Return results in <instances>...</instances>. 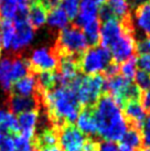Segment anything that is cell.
Masks as SVG:
<instances>
[{
	"instance_id": "obj_11",
	"label": "cell",
	"mask_w": 150,
	"mask_h": 151,
	"mask_svg": "<svg viewBox=\"0 0 150 151\" xmlns=\"http://www.w3.org/2000/svg\"><path fill=\"white\" fill-rule=\"evenodd\" d=\"M129 27L124 21L112 18L100 24V43L102 47L108 50L109 46L120 37Z\"/></svg>"
},
{
	"instance_id": "obj_35",
	"label": "cell",
	"mask_w": 150,
	"mask_h": 151,
	"mask_svg": "<svg viewBox=\"0 0 150 151\" xmlns=\"http://www.w3.org/2000/svg\"><path fill=\"white\" fill-rule=\"evenodd\" d=\"M13 138L17 151H27L32 148V138H29L22 134H16L13 136Z\"/></svg>"
},
{
	"instance_id": "obj_39",
	"label": "cell",
	"mask_w": 150,
	"mask_h": 151,
	"mask_svg": "<svg viewBox=\"0 0 150 151\" xmlns=\"http://www.w3.org/2000/svg\"><path fill=\"white\" fill-rule=\"evenodd\" d=\"M98 151H118V147L116 143L109 142V141H103L98 146Z\"/></svg>"
},
{
	"instance_id": "obj_48",
	"label": "cell",
	"mask_w": 150,
	"mask_h": 151,
	"mask_svg": "<svg viewBox=\"0 0 150 151\" xmlns=\"http://www.w3.org/2000/svg\"><path fill=\"white\" fill-rule=\"evenodd\" d=\"M27 151H40V150L37 149V148H31V149H29V150H27Z\"/></svg>"
},
{
	"instance_id": "obj_20",
	"label": "cell",
	"mask_w": 150,
	"mask_h": 151,
	"mask_svg": "<svg viewBox=\"0 0 150 151\" xmlns=\"http://www.w3.org/2000/svg\"><path fill=\"white\" fill-rule=\"evenodd\" d=\"M14 82L12 58H2L0 61V89L4 93H9L12 91Z\"/></svg>"
},
{
	"instance_id": "obj_46",
	"label": "cell",
	"mask_w": 150,
	"mask_h": 151,
	"mask_svg": "<svg viewBox=\"0 0 150 151\" xmlns=\"http://www.w3.org/2000/svg\"><path fill=\"white\" fill-rule=\"evenodd\" d=\"M118 151H137V150L131 149V148H128V147H125V146H123V145H121L120 147L118 148Z\"/></svg>"
},
{
	"instance_id": "obj_16",
	"label": "cell",
	"mask_w": 150,
	"mask_h": 151,
	"mask_svg": "<svg viewBox=\"0 0 150 151\" xmlns=\"http://www.w3.org/2000/svg\"><path fill=\"white\" fill-rule=\"evenodd\" d=\"M18 127L20 134L29 138H33L37 132L38 126L40 124V114L37 109L29 110L18 115Z\"/></svg>"
},
{
	"instance_id": "obj_43",
	"label": "cell",
	"mask_w": 150,
	"mask_h": 151,
	"mask_svg": "<svg viewBox=\"0 0 150 151\" xmlns=\"http://www.w3.org/2000/svg\"><path fill=\"white\" fill-rule=\"evenodd\" d=\"M40 2H41L44 7L48 9H54V8H58L60 7V4H61V0H40Z\"/></svg>"
},
{
	"instance_id": "obj_2",
	"label": "cell",
	"mask_w": 150,
	"mask_h": 151,
	"mask_svg": "<svg viewBox=\"0 0 150 151\" xmlns=\"http://www.w3.org/2000/svg\"><path fill=\"white\" fill-rule=\"evenodd\" d=\"M41 103L55 125H72L81 111V105L70 86L58 85L42 92Z\"/></svg>"
},
{
	"instance_id": "obj_47",
	"label": "cell",
	"mask_w": 150,
	"mask_h": 151,
	"mask_svg": "<svg viewBox=\"0 0 150 151\" xmlns=\"http://www.w3.org/2000/svg\"><path fill=\"white\" fill-rule=\"evenodd\" d=\"M95 1L100 6V4H107V1H108V0H95Z\"/></svg>"
},
{
	"instance_id": "obj_21",
	"label": "cell",
	"mask_w": 150,
	"mask_h": 151,
	"mask_svg": "<svg viewBox=\"0 0 150 151\" xmlns=\"http://www.w3.org/2000/svg\"><path fill=\"white\" fill-rule=\"evenodd\" d=\"M38 81L37 77L33 75H29L18 80L12 86V91L14 95L25 97H34L38 92Z\"/></svg>"
},
{
	"instance_id": "obj_51",
	"label": "cell",
	"mask_w": 150,
	"mask_h": 151,
	"mask_svg": "<svg viewBox=\"0 0 150 151\" xmlns=\"http://www.w3.org/2000/svg\"><path fill=\"white\" fill-rule=\"evenodd\" d=\"M149 1H150V0H149Z\"/></svg>"
},
{
	"instance_id": "obj_7",
	"label": "cell",
	"mask_w": 150,
	"mask_h": 151,
	"mask_svg": "<svg viewBox=\"0 0 150 151\" xmlns=\"http://www.w3.org/2000/svg\"><path fill=\"white\" fill-rule=\"evenodd\" d=\"M28 63L30 68L39 72H54L58 65V56L48 46H38L29 55Z\"/></svg>"
},
{
	"instance_id": "obj_32",
	"label": "cell",
	"mask_w": 150,
	"mask_h": 151,
	"mask_svg": "<svg viewBox=\"0 0 150 151\" xmlns=\"http://www.w3.org/2000/svg\"><path fill=\"white\" fill-rule=\"evenodd\" d=\"M79 4H81V0H61L60 7L64 10V12L67 14L70 20H72L77 16Z\"/></svg>"
},
{
	"instance_id": "obj_26",
	"label": "cell",
	"mask_w": 150,
	"mask_h": 151,
	"mask_svg": "<svg viewBox=\"0 0 150 151\" xmlns=\"http://www.w3.org/2000/svg\"><path fill=\"white\" fill-rule=\"evenodd\" d=\"M14 38V23L13 21L1 20L0 22V45L6 51H11Z\"/></svg>"
},
{
	"instance_id": "obj_22",
	"label": "cell",
	"mask_w": 150,
	"mask_h": 151,
	"mask_svg": "<svg viewBox=\"0 0 150 151\" xmlns=\"http://www.w3.org/2000/svg\"><path fill=\"white\" fill-rule=\"evenodd\" d=\"M9 110L14 115H20L29 110H33L37 108L38 101L34 97H25L14 95L9 98L8 101Z\"/></svg>"
},
{
	"instance_id": "obj_36",
	"label": "cell",
	"mask_w": 150,
	"mask_h": 151,
	"mask_svg": "<svg viewBox=\"0 0 150 151\" xmlns=\"http://www.w3.org/2000/svg\"><path fill=\"white\" fill-rule=\"evenodd\" d=\"M140 128H141L140 134L142 138V145L146 147V149H150V117H147Z\"/></svg>"
},
{
	"instance_id": "obj_28",
	"label": "cell",
	"mask_w": 150,
	"mask_h": 151,
	"mask_svg": "<svg viewBox=\"0 0 150 151\" xmlns=\"http://www.w3.org/2000/svg\"><path fill=\"white\" fill-rule=\"evenodd\" d=\"M38 86L41 88L42 92L54 88L58 84V74L54 72H41L37 77Z\"/></svg>"
},
{
	"instance_id": "obj_34",
	"label": "cell",
	"mask_w": 150,
	"mask_h": 151,
	"mask_svg": "<svg viewBox=\"0 0 150 151\" xmlns=\"http://www.w3.org/2000/svg\"><path fill=\"white\" fill-rule=\"evenodd\" d=\"M0 151H17L13 136L0 132Z\"/></svg>"
},
{
	"instance_id": "obj_40",
	"label": "cell",
	"mask_w": 150,
	"mask_h": 151,
	"mask_svg": "<svg viewBox=\"0 0 150 151\" xmlns=\"http://www.w3.org/2000/svg\"><path fill=\"white\" fill-rule=\"evenodd\" d=\"M98 146H100V143L96 140L92 138H87L85 146H84V151H98Z\"/></svg>"
},
{
	"instance_id": "obj_31",
	"label": "cell",
	"mask_w": 150,
	"mask_h": 151,
	"mask_svg": "<svg viewBox=\"0 0 150 151\" xmlns=\"http://www.w3.org/2000/svg\"><path fill=\"white\" fill-rule=\"evenodd\" d=\"M138 72V65H137V59L135 58H130V59L126 60L124 62H121L120 66H119V75L123 76L125 80L133 81L135 76Z\"/></svg>"
},
{
	"instance_id": "obj_41",
	"label": "cell",
	"mask_w": 150,
	"mask_h": 151,
	"mask_svg": "<svg viewBox=\"0 0 150 151\" xmlns=\"http://www.w3.org/2000/svg\"><path fill=\"white\" fill-rule=\"evenodd\" d=\"M139 101L146 109H150V91L142 92L139 97Z\"/></svg>"
},
{
	"instance_id": "obj_12",
	"label": "cell",
	"mask_w": 150,
	"mask_h": 151,
	"mask_svg": "<svg viewBox=\"0 0 150 151\" xmlns=\"http://www.w3.org/2000/svg\"><path fill=\"white\" fill-rule=\"evenodd\" d=\"M30 4V0H0V18L8 21L25 19Z\"/></svg>"
},
{
	"instance_id": "obj_38",
	"label": "cell",
	"mask_w": 150,
	"mask_h": 151,
	"mask_svg": "<svg viewBox=\"0 0 150 151\" xmlns=\"http://www.w3.org/2000/svg\"><path fill=\"white\" fill-rule=\"evenodd\" d=\"M136 50L141 54L150 53V37H144L138 42H136Z\"/></svg>"
},
{
	"instance_id": "obj_30",
	"label": "cell",
	"mask_w": 150,
	"mask_h": 151,
	"mask_svg": "<svg viewBox=\"0 0 150 151\" xmlns=\"http://www.w3.org/2000/svg\"><path fill=\"white\" fill-rule=\"evenodd\" d=\"M82 31L84 32L85 37L87 39L89 45H96L97 43H100V20L84 25L83 28H82Z\"/></svg>"
},
{
	"instance_id": "obj_17",
	"label": "cell",
	"mask_w": 150,
	"mask_h": 151,
	"mask_svg": "<svg viewBox=\"0 0 150 151\" xmlns=\"http://www.w3.org/2000/svg\"><path fill=\"white\" fill-rule=\"evenodd\" d=\"M75 124H76L75 127L85 136L93 137V136L97 134V125H96L93 110H91V109L85 108L83 110H81L77 115Z\"/></svg>"
},
{
	"instance_id": "obj_42",
	"label": "cell",
	"mask_w": 150,
	"mask_h": 151,
	"mask_svg": "<svg viewBox=\"0 0 150 151\" xmlns=\"http://www.w3.org/2000/svg\"><path fill=\"white\" fill-rule=\"evenodd\" d=\"M106 75L107 77H112L119 74V66L116 63H110L108 65V67L106 68Z\"/></svg>"
},
{
	"instance_id": "obj_18",
	"label": "cell",
	"mask_w": 150,
	"mask_h": 151,
	"mask_svg": "<svg viewBox=\"0 0 150 151\" xmlns=\"http://www.w3.org/2000/svg\"><path fill=\"white\" fill-rule=\"evenodd\" d=\"M124 115L136 127H141L147 119V109L140 104L139 101H131L124 105Z\"/></svg>"
},
{
	"instance_id": "obj_33",
	"label": "cell",
	"mask_w": 150,
	"mask_h": 151,
	"mask_svg": "<svg viewBox=\"0 0 150 151\" xmlns=\"http://www.w3.org/2000/svg\"><path fill=\"white\" fill-rule=\"evenodd\" d=\"M133 81H135V85L137 86V88L140 92L150 91V75L149 74H147L145 72L138 70L137 74L135 76Z\"/></svg>"
},
{
	"instance_id": "obj_5",
	"label": "cell",
	"mask_w": 150,
	"mask_h": 151,
	"mask_svg": "<svg viewBox=\"0 0 150 151\" xmlns=\"http://www.w3.org/2000/svg\"><path fill=\"white\" fill-rule=\"evenodd\" d=\"M112 63L109 51L102 46H93L81 54L79 61V70L86 75H100Z\"/></svg>"
},
{
	"instance_id": "obj_19",
	"label": "cell",
	"mask_w": 150,
	"mask_h": 151,
	"mask_svg": "<svg viewBox=\"0 0 150 151\" xmlns=\"http://www.w3.org/2000/svg\"><path fill=\"white\" fill-rule=\"evenodd\" d=\"M46 18H48V10L40 2V0L30 4L25 19L33 29L37 30L44 27L46 24Z\"/></svg>"
},
{
	"instance_id": "obj_37",
	"label": "cell",
	"mask_w": 150,
	"mask_h": 151,
	"mask_svg": "<svg viewBox=\"0 0 150 151\" xmlns=\"http://www.w3.org/2000/svg\"><path fill=\"white\" fill-rule=\"evenodd\" d=\"M137 65L139 71H142L150 75V53L141 54L137 59Z\"/></svg>"
},
{
	"instance_id": "obj_27",
	"label": "cell",
	"mask_w": 150,
	"mask_h": 151,
	"mask_svg": "<svg viewBox=\"0 0 150 151\" xmlns=\"http://www.w3.org/2000/svg\"><path fill=\"white\" fill-rule=\"evenodd\" d=\"M38 145L41 148L55 146L58 142V134L54 128H44L40 131L37 138Z\"/></svg>"
},
{
	"instance_id": "obj_44",
	"label": "cell",
	"mask_w": 150,
	"mask_h": 151,
	"mask_svg": "<svg viewBox=\"0 0 150 151\" xmlns=\"http://www.w3.org/2000/svg\"><path fill=\"white\" fill-rule=\"evenodd\" d=\"M41 151H63L61 148L58 147V146H50V147H44V148H42V150Z\"/></svg>"
},
{
	"instance_id": "obj_23",
	"label": "cell",
	"mask_w": 150,
	"mask_h": 151,
	"mask_svg": "<svg viewBox=\"0 0 150 151\" xmlns=\"http://www.w3.org/2000/svg\"><path fill=\"white\" fill-rule=\"evenodd\" d=\"M46 24L50 27V29L55 30V31H62L70 24V18L64 12L61 7L51 9L48 12V18H46Z\"/></svg>"
},
{
	"instance_id": "obj_45",
	"label": "cell",
	"mask_w": 150,
	"mask_h": 151,
	"mask_svg": "<svg viewBox=\"0 0 150 151\" xmlns=\"http://www.w3.org/2000/svg\"><path fill=\"white\" fill-rule=\"evenodd\" d=\"M146 0H127V2L130 4V7L133 6V7H138L139 4H141L142 2H145Z\"/></svg>"
},
{
	"instance_id": "obj_8",
	"label": "cell",
	"mask_w": 150,
	"mask_h": 151,
	"mask_svg": "<svg viewBox=\"0 0 150 151\" xmlns=\"http://www.w3.org/2000/svg\"><path fill=\"white\" fill-rule=\"evenodd\" d=\"M108 51L112 55V60H114L116 63H121L126 60L133 58V53L136 51V40L130 28L126 30L109 46Z\"/></svg>"
},
{
	"instance_id": "obj_3",
	"label": "cell",
	"mask_w": 150,
	"mask_h": 151,
	"mask_svg": "<svg viewBox=\"0 0 150 151\" xmlns=\"http://www.w3.org/2000/svg\"><path fill=\"white\" fill-rule=\"evenodd\" d=\"M76 99L81 106L95 105L106 91V78L102 75L77 76L71 83Z\"/></svg>"
},
{
	"instance_id": "obj_50",
	"label": "cell",
	"mask_w": 150,
	"mask_h": 151,
	"mask_svg": "<svg viewBox=\"0 0 150 151\" xmlns=\"http://www.w3.org/2000/svg\"><path fill=\"white\" fill-rule=\"evenodd\" d=\"M142 151H150V149H145V150H142Z\"/></svg>"
},
{
	"instance_id": "obj_13",
	"label": "cell",
	"mask_w": 150,
	"mask_h": 151,
	"mask_svg": "<svg viewBox=\"0 0 150 151\" xmlns=\"http://www.w3.org/2000/svg\"><path fill=\"white\" fill-rule=\"evenodd\" d=\"M58 84L70 86L73 81L79 76V62L73 56L62 55L58 59Z\"/></svg>"
},
{
	"instance_id": "obj_24",
	"label": "cell",
	"mask_w": 150,
	"mask_h": 151,
	"mask_svg": "<svg viewBox=\"0 0 150 151\" xmlns=\"http://www.w3.org/2000/svg\"><path fill=\"white\" fill-rule=\"evenodd\" d=\"M105 6L109 10L112 17L115 19L123 21L129 17L131 7L127 0H108Z\"/></svg>"
},
{
	"instance_id": "obj_15",
	"label": "cell",
	"mask_w": 150,
	"mask_h": 151,
	"mask_svg": "<svg viewBox=\"0 0 150 151\" xmlns=\"http://www.w3.org/2000/svg\"><path fill=\"white\" fill-rule=\"evenodd\" d=\"M133 27L144 37H150V1L136 7L133 14Z\"/></svg>"
},
{
	"instance_id": "obj_49",
	"label": "cell",
	"mask_w": 150,
	"mask_h": 151,
	"mask_svg": "<svg viewBox=\"0 0 150 151\" xmlns=\"http://www.w3.org/2000/svg\"><path fill=\"white\" fill-rule=\"evenodd\" d=\"M1 59H2V50L0 49V61H1Z\"/></svg>"
},
{
	"instance_id": "obj_25",
	"label": "cell",
	"mask_w": 150,
	"mask_h": 151,
	"mask_svg": "<svg viewBox=\"0 0 150 151\" xmlns=\"http://www.w3.org/2000/svg\"><path fill=\"white\" fill-rule=\"evenodd\" d=\"M18 119L17 116L11 113L9 109L0 108V132L13 134L18 132Z\"/></svg>"
},
{
	"instance_id": "obj_1",
	"label": "cell",
	"mask_w": 150,
	"mask_h": 151,
	"mask_svg": "<svg viewBox=\"0 0 150 151\" xmlns=\"http://www.w3.org/2000/svg\"><path fill=\"white\" fill-rule=\"evenodd\" d=\"M93 114L97 125V136L103 141H121L129 126L121 106L115 99L109 95H103L94 105Z\"/></svg>"
},
{
	"instance_id": "obj_29",
	"label": "cell",
	"mask_w": 150,
	"mask_h": 151,
	"mask_svg": "<svg viewBox=\"0 0 150 151\" xmlns=\"http://www.w3.org/2000/svg\"><path fill=\"white\" fill-rule=\"evenodd\" d=\"M121 143L125 147L137 150L138 148H140L142 145V138L140 131L137 128H129L121 139Z\"/></svg>"
},
{
	"instance_id": "obj_6",
	"label": "cell",
	"mask_w": 150,
	"mask_h": 151,
	"mask_svg": "<svg viewBox=\"0 0 150 151\" xmlns=\"http://www.w3.org/2000/svg\"><path fill=\"white\" fill-rule=\"evenodd\" d=\"M106 89L109 92V96L119 105H125L131 101H139L141 94L136 85L125 80L119 74L106 78Z\"/></svg>"
},
{
	"instance_id": "obj_14",
	"label": "cell",
	"mask_w": 150,
	"mask_h": 151,
	"mask_svg": "<svg viewBox=\"0 0 150 151\" xmlns=\"http://www.w3.org/2000/svg\"><path fill=\"white\" fill-rule=\"evenodd\" d=\"M100 6L95 0H81L77 16L75 18L77 25L83 28L84 25L100 20Z\"/></svg>"
},
{
	"instance_id": "obj_4",
	"label": "cell",
	"mask_w": 150,
	"mask_h": 151,
	"mask_svg": "<svg viewBox=\"0 0 150 151\" xmlns=\"http://www.w3.org/2000/svg\"><path fill=\"white\" fill-rule=\"evenodd\" d=\"M88 41L81 28L69 25L60 31L56 39V50L60 56L67 55L73 56L81 55L88 49Z\"/></svg>"
},
{
	"instance_id": "obj_10",
	"label": "cell",
	"mask_w": 150,
	"mask_h": 151,
	"mask_svg": "<svg viewBox=\"0 0 150 151\" xmlns=\"http://www.w3.org/2000/svg\"><path fill=\"white\" fill-rule=\"evenodd\" d=\"M14 23V38H13L11 51L20 53L28 49L35 39V29H33L27 19H19Z\"/></svg>"
},
{
	"instance_id": "obj_9",
	"label": "cell",
	"mask_w": 150,
	"mask_h": 151,
	"mask_svg": "<svg viewBox=\"0 0 150 151\" xmlns=\"http://www.w3.org/2000/svg\"><path fill=\"white\" fill-rule=\"evenodd\" d=\"M86 136L73 125H64L58 132V142L63 151H84Z\"/></svg>"
}]
</instances>
